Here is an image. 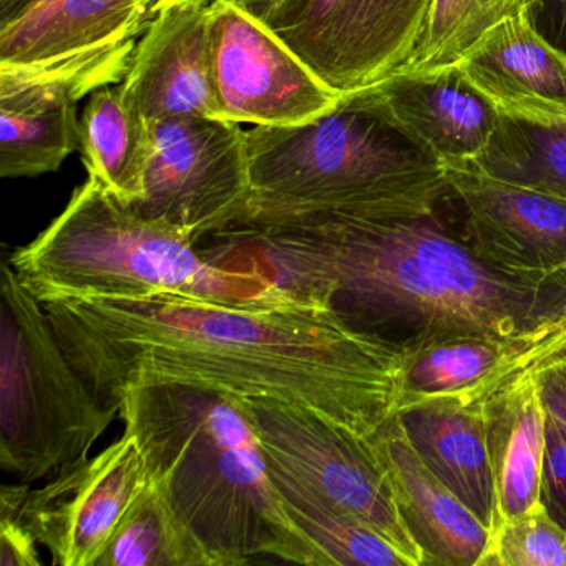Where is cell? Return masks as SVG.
Segmentation results:
<instances>
[{
	"mask_svg": "<svg viewBox=\"0 0 566 566\" xmlns=\"http://www.w3.org/2000/svg\"><path fill=\"white\" fill-rule=\"evenodd\" d=\"M440 207L470 253L486 266L530 280L566 273V201L489 177L469 165H446Z\"/></svg>",
	"mask_w": 566,
	"mask_h": 566,
	"instance_id": "cell-11",
	"label": "cell"
},
{
	"mask_svg": "<svg viewBox=\"0 0 566 566\" xmlns=\"http://www.w3.org/2000/svg\"><path fill=\"white\" fill-rule=\"evenodd\" d=\"M536 379L542 387L546 413L566 426V367L548 370Z\"/></svg>",
	"mask_w": 566,
	"mask_h": 566,
	"instance_id": "cell-32",
	"label": "cell"
},
{
	"mask_svg": "<svg viewBox=\"0 0 566 566\" xmlns=\"http://www.w3.org/2000/svg\"><path fill=\"white\" fill-rule=\"evenodd\" d=\"M140 38L122 39L45 64L0 65V94L34 92L81 102L101 88L124 82Z\"/></svg>",
	"mask_w": 566,
	"mask_h": 566,
	"instance_id": "cell-24",
	"label": "cell"
},
{
	"mask_svg": "<svg viewBox=\"0 0 566 566\" xmlns=\"http://www.w3.org/2000/svg\"><path fill=\"white\" fill-rule=\"evenodd\" d=\"M0 287V463L31 483L87 459L118 410L78 373L9 261Z\"/></svg>",
	"mask_w": 566,
	"mask_h": 566,
	"instance_id": "cell-6",
	"label": "cell"
},
{
	"mask_svg": "<svg viewBox=\"0 0 566 566\" xmlns=\"http://www.w3.org/2000/svg\"><path fill=\"white\" fill-rule=\"evenodd\" d=\"M480 566H566V530L538 503L495 530Z\"/></svg>",
	"mask_w": 566,
	"mask_h": 566,
	"instance_id": "cell-29",
	"label": "cell"
},
{
	"mask_svg": "<svg viewBox=\"0 0 566 566\" xmlns=\"http://www.w3.org/2000/svg\"><path fill=\"white\" fill-rule=\"evenodd\" d=\"M28 482L4 485L0 490V565L39 566L38 538L22 518V505L28 495Z\"/></svg>",
	"mask_w": 566,
	"mask_h": 566,
	"instance_id": "cell-30",
	"label": "cell"
},
{
	"mask_svg": "<svg viewBox=\"0 0 566 566\" xmlns=\"http://www.w3.org/2000/svg\"><path fill=\"white\" fill-rule=\"evenodd\" d=\"M284 506L319 553L321 566H410L406 556L360 520L293 492H283Z\"/></svg>",
	"mask_w": 566,
	"mask_h": 566,
	"instance_id": "cell-27",
	"label": "cell"
},
{
	"mask_svg": "<svg viewBox=\"0 0 566 566\" xmlns=\"http://www.w3.org/2000/svg\"><path fill=\"white\" fill-rule=\"evenodd\" d=\"M151 485L207 549L213 566L276 556L321 566L271 476L263 447L237 397L190 384L132 386L118 399Z\"/></svg>",
	"mask_w": 566,
	"mask_h": 566,
	"instance_id": "cell-3",
	"label": "cell"
},
{
	"mask_svg": "<svg viewBox=\"0 0 566 566\" xmlns=\"http://www.w3.org/2000/svg\"><path fill=\"white\" fill-rule=\"evenodd\" d=\"M359 94L397 130L443 165L475 160L500 118L457 67L432 74L400 72Z\"/></svg>",
	"mask_w": 566,
	"mask_h": 566,
	"instance_id": "cell-15",
	"label": "cell"
},
{
	"mask_svg": "<svg viewBox=\"0 0 566 566\" xmlns=\"http://www.w3.org/2000/svg\"><path fill=\"white\" fill-rule=\"evenodd\" d=\"M185 2H193V0H157L154 6V14L160 9L170 8V6L185 4ZM201 2H208V0H201Z\"/></svg>",
	"mask_w": 566,
	"mask_h": 566,
	"instance_id": "cell-36",
	"label": "cell"
},
{
	"mask_svg": "<svg viewBox=\"0 0 566 566\" xmlns=\"http://www.w3.org/2000/svg\"><path fill=\"white\" fill-rule=\"evenodd\" d=\"M469 167L566 201V124H526L500 117L489 144Z\"/></svg>",
	"mask_w": 566,
	"mask_h": 566,
	"instance_id": "cell-23",
	"label": "cell"
},
{
	"mask_svg": "<svg viewBox=\"0 0 566 566\" xmlns=\"http://www.w3.org/2000/svg\"><path fill=\"white\" fill-rule=\"evenodd\" d=\"M42 306L78 373L118 412L128 387L190 384L296 403L369 440L406 400V350L300 287L254 306L178 294Z\"/></svg>",
	"mask_w": 566,
	"mask_h": 566,
	"instance_id": "cell-1",
	"label": "cell"
},
{
	"mask_svg": "<svg viewBox=\"0 0 566 566\" xmlns=\"http://www.w3.org/2000/svg\"><path fill=\"white\" fill-rule=\"evenodd\" d=\"M539 500L566 530V426L546 413V449Z\"/></svg>",
	"mask_w": 566,
	"mask_h": 566,
	"instance_id": "cell-31",
	"label": "cell"
},
{
	"mask_svg": "<svg viewBox=\"0 0 566 566\" xmlns=\"http://www.w3.org/2000/svg\"><path fill=\"white\" fill-rule=\"evenodd\" d=\"M95 566H213V563L164 493L150 483L125 513Z\"/></svg>",
	"mask_w": 566,
	"mask_h": 566,
	"instance_id": "cell-22",
	"label": "cell"
},
{
	"mask_svg": "<svg viewBox=\"0 0 566 566\" xmlns=\"http://www.w3.org/2000/svg\"><path fill=\"white\" fill-rule=\"evenodd\" d=\"M479 403L485 410L500 526L542 503L545 403L538 379L503 387Z\"/></svg>",
	"mask_w": 566,
	"mask_h": 566,
	"instance_id": "cell-19",
	"label": "cell"
},
{
	"mask_svg": "<svg viewBox=\"0 0 566 566\" xmlns=\"http://www.w3.org/2000/svg\"><path fill=\"white\" fill-rule=\"evenodd\" d=\"M148 122L214 115L211 87L210 2H185L155 12L122 82Z\"/></svg>",
	"mask_w": 566,
	"mask_h": 566,
	"instance_id": "cell-14",
	"label": "cell"
},
{
	"mask_svg": "<svg viewBox=\"0 0 566 566\" xmlns=\"http://www.w3.org/2000/svg\"><path fill=\"white\" fill-rule=\"evenodd\" d=\"M78 102L32 92L0 94V175L35 178L81 150Z\"/></svg>",
	"mask_w": 566,
	"mask_h": 566,
	"instance_id": "cell-21",
	"label": "cell"
},
{
	"mask_svg": "<svg viewBox=\"0 0 566 566\" xmlns=\"http://www.w3.org/2000/svg\"><path fill=\"white\" fill-rule=\"evenodd\" d=\"M558 367H566V273L539 319L510 340L492 373L459 400L479 403L503 387L536 379Z\"/></svg>",
	"mask_w": 566,
	"mask_h": 566,
	"instance_id": "cell-28",
	"label": "cell"
},
{
	"mask_svg": "<svg viewBox=\"0 0 566 566\" xmlns=\"http://www.w3.org/2000/svg\"><path fill=\"white\" fill-rule=\"evenodd\" d=\"M244 251V263L203 256L190 234L142 217L88 177L64 211L9 263L41 303L178 294L254 306L296 290L263 254L250 247Z\"/></svg>",
	"mask_w": 566,
	"mask_h": 566,
	"instance_id": "cell-4",
	"label": "cell"
},
{
	"mask_svg": "<svg viewBox=\"0 0 566 566\" xmlns=\"http://www.w3.org/2000/svg\"><path fill=\"white\" fill-rule=\"evenodd\" d=\"M150 125L144 197L132 207L195 241L244 223L251 175L248 134L240 124L188 115Z\"/></svg>",
	"mask_w": 566,
	"mask_h": 566,
	"instance_id": "cell-8",
	"label": "cell"
},
{
	"mask_svg": "<svg viewBox=\"0 0 566 566\" xmlns=\"http://www.w3.org/2000/svg\"><path fill=\"white\" fill-rule=\"evenodd\" d=\"M218 237L253 248L287 286L324 297L407 354L460 337L515 339L545 313L562 280L486 266L440 211L258 218Z\"/></svg>",
	"mask_w": 566,
	"mask_h": 566,
	"instance_id": "cell-2",
	"label": "cell"
},
{
	"mask_svg": "<svg viewBox=\"0 0 566 566\" xmlns=\"http://www.w3.org/2000/svg\"><path fill=\"white\" fill-rule=\"evenodd\" d=\"M455 67L500 117L566 124V51L546 41L530 14L490 29Z\"/></svg>",
	"mask_w": 566,
	"mask_h": 566,
	"instance_id": "cell-13",
	"label": "cell"
},
{
	"mask_svg": "<svg viewBox=\"0 0 566 566\" xmlns=\"http://www.w3.org/2000/svg\"><path fill=\"white\" fill-rule=\"evenodd\" d=\"M546 0H532V11H530V15L539 8V6L545 4ZM559 2V18H562V28L563 31L566 29V0H558Z\"/></svg>",
	"mask_w": 566,
	"mask_h": 566,
	"instance_id": "cell-35",
	"label": "cell"
},
{
	"mask_svg": "<svg viewBox=\"0 0 566 566\" xmlns=\"http://www.w3.org/2000/svg\"><path fill=\"white\" fill-rule=\"evenodd\" d=\"M148 2H151V4L155 6V2H157V0H148Z\"/></svg>",
	"mask_w": 566,
	"mask_h": 566,
	"instance_id": "cell-37",
	"label": "cell"
},
{
	"mask_svg": "<svg viewBox=\"0 0 566 566\" xmlns=\"http://www.w3.org/2000/svg\"><path fill=\"white\" fill-rule=\"evenodd\" d=\"M389 473L397 502L429 565L480 566L492 533L420 459L399 416L369 439Z\"/></svg>",
	"mask_w": 566,
	"mask_h": 566,
	"instance_id": "cell-16",
	"label": "cell"
},
{
	"mask_svg": "<svg viewBox=\"0 0 566 566\" xmlns=\"http://www.w3.org/2000/svg\"><path fill=\"white\" fill-rule=\"evenodd\" d=\"M29 0H0V24L18 14Z\"/></svg>",
	"mask_w": 566,
	"mask_h": 566,
	"instance_id": "cell-34",
	"label": "cell"
},
{
	"mask_svg": "<svg viewBox=\"0 0 566 566\" xmlns=\"http://www.w3.org/2000/svg\"><path fill=\"white\" fill-rule=\"evenodd\" d=\"M247 134L251 203L244 223L319 211L437 213L449 190L446 165L359 92L306 124Z\"/></svg>",
	"mask_w": 566,
	"mask_h": 566,
	"instance_id": "cell-5",
	"label": "cell"
},
{
	"mask_svg": "<svg viewBox=\"0 0 566 566\" xmlns=\"http://www.w3.org/2000/svg\"><path fill=\"white\" fill-rule=\"evenodd\" d=\"M532 0H433L429 28L406 74L449 71L500 22L530 14ZM400 74V72H399Z\"/></svg>",
	"mask_w": 566,
	"mask_h": 566,
	"instance_id": "cell-26",
	"label": "cell"
},
{
	"mask_svg": "<svg viewBox=\"0 0 566 566\" xmlns=\"http://www.w3.org/2000/svg\"><path fill=\"white\" fill-rule=\"evenodd\" d=\"M154 15L148 0H29L0 24V65L45 64L140 38Z\"/></svg>",
	"mask_w": 566,
	"mask_h": 566,
	"instance_id": "cell-18",
	"label": "cell"
},
{
	"mask_svg": "<svg viewBox=\"0 0 566 566\" xmlns=\"http://www.w3.org/2000/svg\"><path fill=\"white\" fill-rule=\"evenodd\" d=\"M397 416L427 469L493 535L499 505L483 407L455 399L422 400L407 403Z\"/></svg>",
	"mask_w": 566,
	"mask_h": 566,
	"instance_id": "cell-17",
	"label": "cell"
},
{
	"mask_svg": "<svg viewBox=\"0 0 566 566\" xmlns=\"http://www.w3.org/2000/svg\"><path fill=\"white\" fill-rule=\"evenodd\" d=\"M234 4L243 8L244 11L250 12L254 18L263 19L264 14L270 11L271 8L280 2V0H231Z\"/></svg>",
	"mask_w": 566,
	"mask_h": 566,
	"instance_id": "cell-33",
	"label": "cell"
},
{
	"mask_svg": "<svg viewBox=\"0 0 566 566\" xmlns=\"http://www.w3.org/2000/svg\"><path fill=\"white\" fill-rule=\"evenodd\" d=\"M509 343L460 337L407 354L403 406L422 400L462 399L492 373Z\"/></svg>",
	"mask_w": 566,
	"mask_h": 566,
	"instance_id": "cell-25",
	"label": "cell"
},
{
	"mask_svg": "<svg viewBox=\"0 0 566 566\" xmlns=\"http://www.w3.org/2000/svg\"><path fill=\"white\" fill-rule=\"evenodd\" d=\"M150 485L134 433L29 489L22 518L61 566H95L135 500Z\"/></svg>",
	"mask_w": 566,
	"mask_h": 566,
	"instance_id": "cell-12",
	"label": "cell"
},
{
	"mask_svg": "<svg viewBox=\"0 0 566 566\" xmlns=\"http://www.w3.org/2000/svg\"><path fill=\"white\" fill-rule=\"evenodd\" d=\"M433 0H280L263 21L339 95L402 72L416 57Z\"/></svg>",
	"mask_w": 566,
	"mask_h": 566,
	"instance_id": "cell-9",
	"label": "cell"
},
{
	"mask_svg": "<svg viewBox=\"0 0 566 566\" xmlns=\"http://www.w3.org/2000/svg\"><path fill=\"white\" fill-rule=\"evenodd\" d=\"M81 151L88 177L127 205L144 197L151 125L124 85L94 92L81 115Z\"/></svg>",
	"mask_w": 566,
	"mask_h": 566,
	"instance_id": "cell-20",
	"label": "cell"
},
{
	"mask_svg": "<svg viewBox=\"0 0 566 566\" xmlns=\"http://www.w3.org/2000/svg\"><path fill=\"white\" fill-rule=\"evenodd\" d=\"M210 24L218 118L287 127L327 114L343 98L263 21L231 0H211Z\"/></svg>",
	"mask_w": 566,
	"mask_h": 566,
	"instance_id": "cell-10",
	"label": "cell"
},
{
	"mask_svg": "<svg viewBox=\"0 0 566 566\" xmlns=\"http://www.w3.org/2000/svg\"><path fill=\"white\" fill-rule=\"evenodd\" d=\"M237 399L253 422L277 490L360 520L392 543L410 566L429 565L369 440L296 403Z\"/></svg>",
	"mask_w": 566,
	"mask_h": 566,
	"instance_id": "cell-7",
	"label": "cell"
}]
</instances>
